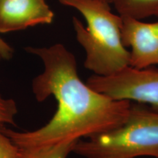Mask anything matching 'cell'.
<instances>
[{"instance_id":"11","label":"cell","mask_w":158,"mask_h":158,"mask_svg":"<svg viewBox=\"0 0 158 158\" xmlns=\"http://www.w3.org/2000/svg\"><path fill=\"white\" fill-rule=\"evenodd\" d=\"M13 54V49L4 40L0 37V57L4 59H10Z\"/></svg>"},{"instance_id":"1","label":"cell","mask_w":158,"mask_h":158,"mask_svg":"<svg viewBox=\"0 0 158 158\" xmlns=\"http://www.w3.org/2000/svg\"><path fill=\"white\" fill-rule=\"evenodd\" d=\"M25 50L43 61L44 70L34 78L32 92L38 102L54 96L57 110L40 129L3 131L19 147L54 145L88 138L118 127L132 108L128 100H114L94 90L81 80L74 55L62 44L50 47H27Z\"/></svg>"},{"instance_id":"3","label":"cell","mask_w":158,"mask_h":158,"mask_svg":"<svg viewBox=\"0 0 158 158\" xmlns=\"http://www.w3.org/2000/svg\"><path fill=\"white\" fill-rule=\"evenodd\" d=\"M73 152L84 158H158V110L132 105L123 124L79 140Z\"/></svg>"},{"instance_id":"8","label":"cell","mask_w":158,"mask_h":158,"mask_svg":"<svg viewBox=\"0 0 158 158\" xmlns=\"http://www.w3.org/2000/svg\"><path fill=\"white\" fill-rule=\"evenodd\" d=\"M79 141V140H78ZM78 141L36 147H19L15 158H67Z\"/></svg>"},{"instance_id":"6","label":"cell","mask_w":158,"mask_h":158,"mask_svg":"<svg viewBox=\"0 0 158 158\" xmlns=\"http://www.w3.org/2000/svg\"><path fill=\"white\" fill-rule=\"evenodd\" d=\"M54 18L45 0H0V33L50 24Z\"/></svg>"},{"instance_id":"5","label":"cell","mask_w":158,"mask_h":158,"mask_svg":"<svg viewBox=\"0 0 158 158\" xmlns=\"http://www.w3.org/2000/svg\"><path fill=\"white\" fill-rule=\"evenodd\" d=\"M122 37L124 46L131 48L130 67L145 69L158 64V21L122 17Z\"/></svg>"},{"instance_id":"9","label":"cell","mask_w":158,"mask_h":158,"mask_svg":"<svg viewBox=\"0 0 158 158\" xmlns=\"http://www.w3.org/2000/svg\"><path fill=\"white\" fill-rule=\"evenodd\" d=\"M17 113V106L14 100L5 99L0 95V124H14Z\"/></svg>"},{"instance_id":"2","label":"cell","mask_w":158,"mask_h":158,"mask_svg":"<svg viewBox=\"0 0 158 158\" xmlns=\"http://www.w3.org/2000/svg\"><path fill=\"white\" fill-rule=\"evenodd\" d=\"M83 15L87 27L73 17L78 42L86 52L84 67L100 76L114 75L130 66V51L122 37V17L112 13L110 4L98 0H59Z\"/></svg>"},{"instance_id":"10","label":"cell","mask_w":158,"mask_h":158,"mask_svg":"<svg viewBox=\"0 0 158 158\" xmlns=\"http://www.w3.org/2000/svg\"><path fill=\"white\" fill-rule=\"evenodd\" d=\"M3 127L0 124V158H15L19 147L4 133Z\"/></svg>"},{"instance_id":"4","label":"cell","mask_w":158,"mask_h":158,"mask_svg":"<svg viewBox=\"0 0 158 158\" xmlns=\"http://www.w3.org/2000/svg\"><path fill=\"white\" fill-rule=\"evenodd\" d=\"M86 84L94 90L114 100L152 105L158 110V70L127 67L109 76L94 75Z\"/></svg>"},{"instance_id":"13","label":"cell","mask_w":158,"mask_h":158,"mask_svg":"<svg viewBox=\"0 0 158 158\" xmlns=\"http://www.w3.org/2000/svg\"><path fill=\"white\" fill-rule=\"evenodd\" d=\"M0 59H1V57H0Z\"/></svg>"},{"instance_id":"12","label":"cell","mask_w":158,"mask_h":158,"mask_svg":"<svg viewBox=\"0 0 158 158\" xmlns=\"http://www.w3.org/2000/svg\"><path fill=\"white\" fill-rule=\"evenodd\" d=\"M98 1L104 2H106L108 4H111V2H112V0H98Z\"/></svg>"},{"instance_id":"7","label":"cell","mask_w":158,"mask_h":158,"mask_svg":"<svg viewBox=\"0 0 158 158\" xmlns=\"http://www.w3.org/2000/svg\"><path fill=\"white\" fill-rule=\"evenodd\" d=\"M111 3L122 17L138 20L158 17V0H112Z\"/></svg>"}]
</instances>
